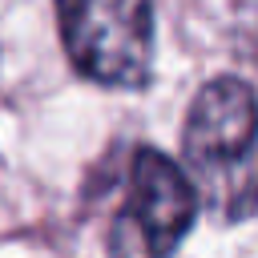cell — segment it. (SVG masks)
Masks as SVG:
<instances>
[{
  "label": "cell",
  "mask_w": 258,
  "mask_h": 258,
  "mask_svg": "<svg viewBox=\"0 0 258 258\" xmlns=\"http://www.w3.org/2000/svg\"><path fill=\"white\" fill-rule=\"evenodd\" d=\"M198 189L173 157L141 145L129 157L125 198L109 222V258H169L198 218Z\"/></svg>",
  "instance_id": "cell-2"
},
{
  "label": "cell",
  "mask_w": 258,
  "mask_h": 258,
  "mask_svg": "<svg viewBox=\"0 0 258 258\" xmlns=\"http://www.w3.org/2000/svg\"><path fill=\"white\" fill-rule=\"evenodd\" d=\"M73 69L109 89H141L153 69V0H56Z\"/></svg>",
  "instance_id": "cell-3"
},
{
  "label": "cell",
  "mask_w": 258,
  "mask_h": 258,
  "mask_svg": "<svg viewBox=\"0 0 258 258\" xmlns=\"http://www.w3.org/2000/svg\"><path fill=\"white\" fill-rule=\"evenodd\" d=\"M181 165L218 222H242L258 210V97L242 77H214L198 89Z\"/></svg>",
  "instance_id": "cell-1"
}]
</instances>
